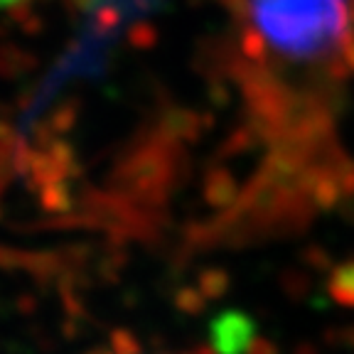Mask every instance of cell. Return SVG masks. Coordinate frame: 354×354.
<instances>
[{"label":"cell","instance_id":"cell-1","mask_svg":"<svg viewBox=\"0 0 354 354\" xmlns=\"http://www.w3.org/2000/svg\"><path fill=\"white\" fill-rule=\"evenodd\" d=\"M246 52L273 77H335L354 59V0H243Z\"/></svg>","mask_w":354,"mask_h":354},{"label":"cell","instance_id":"cell-2","mask_svg":"<svg viewBox=\"0 0 354 354\" xmlns=\"http://www.w3.org/2000/svg\"><path fill=\"white\" fill-rule=\"evenodd\" d=\"M30 3V0H0V10H12V8H20Z\"/></svg>","mask_w":354,"mask_h":354}]
</instances>
